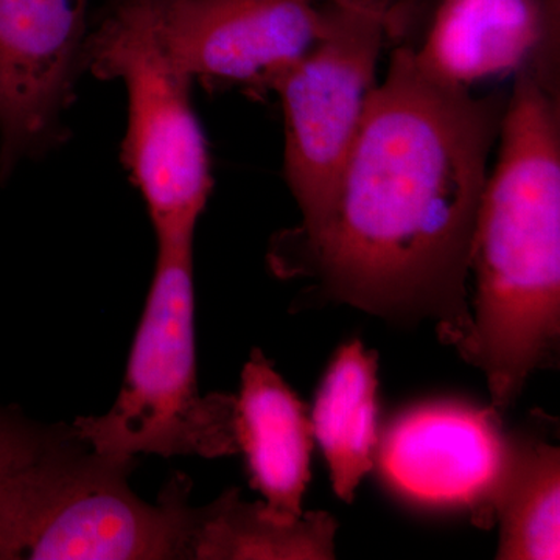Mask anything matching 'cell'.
<instances>
[{
    "label": "cell",
    "mask_w": 560,
    "mask_h": 560,
    "mask_svg": "<svg viewBox=\"0 0 560 560\" xmlns=\"http://www.w3.org/2000/svg\"><path fill=\"white\" fill-rule=\"evenodd\" d=\"M508 95L471 94L400 44L374 88L329 208L271 243L280 278L393 323L433 320L456 350L471 330L467 280L488 162Z\"/></svg>",
    "instance_id": "1"
},
{
    "label": "cell",
    "mask_w": 560,
    "mask_h": 560,
    "mask_svg": "<svg viewBox=\"0 0 560 560\" xmlns=\"http://www.w3.org/2000/svg\"><path fill=\"white\" fill-rule=\"evenodd\" d=\"M486 180L471 271V330L458 353L486 375L503 412L560 346V109L556 84L517 72Z\"/></svg>",
    "instance_id": "2"
},
{
    "label": "cell",
    "mask_w": 560,
    "mask_h": 560,
    "mask_svg": "<svg viewBox=\"0 0 560 560\" xmlns=\"http://www.w3.org/2000/svg\"><path fill=\"white\" fill-rule=\"evenodd\" d=\"M131 464L95 455L69 431L51 440L0 490V560L190 559L187 490L145 503L128 486Z\"/></svg>",
    "instance_id": "3"
},
{
    "label": "cell",
    "mask_w": 560,
    "mask_h": 560,
    "mask_svg": "<svg viewBox=\"0 0 560 560\" xmlns=\"http://www.w3.org/2000/svg\"><path fill=\"white\" fill-rule=\"evenodd\" d=\"M158 261L109 411L79 418L72 433L102 458L237 455L235 396H201L195 350L194 237L158 241Z\"/></svg>",
    "instance_id": "4"
},
{
    "label": "cell",
    "mask_w": 560,
    "mask_h": 560,
    "mask_svg": "<svg viewBox=\"0 0 560 560\" xmlns=\"http://www.w3.org/2000/svg\"><path fill=\"white\" fill-rule=\"evenodd\" d=\"M83 70L127 90L121 158L158 241L194 237L212 191L208 143L191 106V80L161 43L147 0H108L88 35Z\"/></svg>",
    "instance_id": "5"
},
{
    "label": "cell",
    "mask_w": 560,
    "mask_h": 560,
    "mask_svg": "<svg viewBox=\"0 0 560 560\" xmlns=\"http://www.w3.org/2000/svg\"><path fill=\"white\" fill-rule=\"evenodd\" d=\"M326 9L324 35L271 88L285 120L283 172L302 213L296 232L313 230L329 208L388 40L375 18L330 3Z\"/></svg>",
    "instance_id": "6"
},
{
    "label": "cell",
    "mask_w": 560,
    "mask_h": 560,
    "mask_svg": "<svg viewBox=\"0 0 560 560\" xmlns=\"http://www.w3.org/2000/svg\"><path fill=\"white\" fill-rule=\"evenodd\" d=\"M503 412L459 399L401 408L381 430L374 467L383 488L411 510L466 515L495 526L508 464Z\"/></svg>",
    "instance_id": "7"
},
{
    "label": "cell",
    "mask_w": 560,
    "mask_h": 560,
    "mask_svg": "<svg viewBox=\"0 0 560 560\" xmlns=\"http://www.w3.org/2000/svg\"><path fill=\"white\" fill-rule=\"evenodd\" d=\"M91 0H0V179L65 136Z\"/></svg>",
    "instance_id": "8"
},
{
    "label": "cell",
    "mask_w": 560,
    "mask_h": 560,
    "mask_svg": "<svg viewBox=\"0 0 560 560\" xmlns=\"http://www.w3.org/2000/svg\"><path fill=\"white\" fill-rule=\"evenodd\" d=\"M172 60L191 81L271 90L327 27L315 0H147Z\"/></svg>",
    "instance_id": "9"
},
{
    "label": "cell",
    "mask_w": 560,
    "mask_h": 560,
    "mask_svg": "<svg viewBox=\"0 0 560 560\" xmlns=\"http://www.w3.org/2000/svg\"><path fill=\"white\" fill-rule=\"evenodd\" d=\"M416 58L433 75L470 88L523 66L555 73L559 0H440Z\"/></svg>",
    "instance_id": "10"
},
{
    "label": "cell",
    "mask_w": 560,
    "mask_h": 560,
    "mask_svg": "<svg viewBox=\"0 0 560 560\" xmlns=\"http://www.w3.org/2000/svg\"><path fill=\"white\" fill-rule=\"evenodd\" d=\"M235 434L265 512L280 523L300 521L315 442L311 411L260 349L250 352L242 371Z\"/></svg>",
    "instance_id": "11"
},
{
    "label": "cell",
    "mask_w": 560,
    "mask_h": 560,
    "mask_svg": "<svg viewBox=\"0 0 560 560\" xmlns=\"http://www.w3.org/2000/svg\"><path fill=\"white\" fill-rule=\"evenodd\" d=\"M378 412V355L355 338L331 357L311 411L331 488L346 503H352L360 482L374 469Z\"/></svg>",
    "instance_id": "12"
},
{
    "label": "cell",
    "mask_w": 560,
    "mask_h": 560,
    "mask_svg": "<svg viewBox=\"0 0 560 560\" xmlns=\"http://www.w3.org/2000/svg\"><path fill=\"white\" fill-rule=\"evenodd\" d=\"M555 418L536 410L508 433V464L495 506L500 560H559L560 448Z\"/></svg>",
    "instance_id": "13"
},
{
    "label": "cell",
    "mask_w": 560,
    "mask_h": 560,
    "mask_svg": "<svg viewBox=\"0 0 560 560\" xmlns=\"http://www.w3.org/2000/svg\"><path fill=\"white\" fill-rule=\"evenodd\" d=\"M338 523L327 512H308L294 523L271 518L261 503L226 490L197 510L190 559H335Z\"/></svg>",
    "instance_id": "14"
},
{
    "label": "cell",
    "mask_w": 560,
    "mask_h": 560,
    "mask_svg": "<svg viewBox=\"0 0 560 560\" xmlns=\"http://www.w3.org/2000/svg\"><path fill=\"white\" fill-rule=\"evenodd\" d=\"M338 9L359 11L381 21L390 43L411 44L416 33L427 28L440 0H326Z\"/></svg>",
    "instance_id": "15"
},
{
    "label": "cell",
    "mask_w": 560,
    "mask_h": 560,
    "mask_svg": "<svg viewBox=\"0 0 560 560\" xmlns=\"http://www.w3.org/2000/svg\"><path fill=\"white\" fill-rule=\"evenodd\" d=\"M44 431L32 429L21 419L0 411V475L25 452L31 451Z\"/></svg>",
    "instance_id": "16"
}]
</instances>
